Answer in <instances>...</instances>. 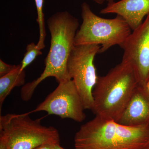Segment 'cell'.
Wrapping results in <instances>:
<instances>
[{
    "label": "cell",
    "mask_w": 149,
    "mask_h": 149,
    "mask_svg": "<svg viewBox=\"0 0 149 149\" xmlns=\"http://www.w3.org/2000/svg\"><path fill=\"white\" fill-rule=\"evenodd\" d=\"M149 140V123L122 125L98 116L80 126L75 134V149H141Z\"/></svg>",
    "instance_id": "2"
},
{
    "label": "cell",
    "mask_w": 149,
    "mask_h": 149,
    "mask_svg": "<svg viewBox=\"0 0 149 149\" xmlns=\"http://www.w3.org/2000/svg\"><path fill=\"white\" fill-rule=\"evenodd\" d=\"M29 112L0 116V136L8 149H33L45 144H60L59 133L53 126L41 123L42 118L32 119Z\"/></svg>",
    "instance_id": "4"
},
{
    "label": "cell",
    "mask_w": 149,
    "mask_h": 149,
    "mask_svg": "<svg viewBox=\"0 0 149 149\" xmlns=\"http://www.w3.org/2000/svg\"><path fill=\"white\" fill-rule=\"evenodd\" d=\"M141 149H149V140L146 145Z\"/></svg>",
    "instance_id": "18"
},
{
    "label": "cell",
    "mask_w": 149,
    "mask_h": 149,
    "mask_svg": "<svg viewBox=\"0 0 149 149\" xmlns=\"http://www.w3.org/2000/svg\"><path fill=\"white\" fill-rule=\"evenodd\" d=\"M120 47L123 50L122 61L133 67L139 85H146L149 81V13Z\"/></svg>",
    "instance_id": "8"
},
{
    "label": "cell",
    "mask_w": 149,
    "mask_h": 149,
    "mask_svg": "<svg viewBox=\"0 0 149 149\" xmlns=\"http://www.w3.org/2000/svg\"><path fill=\"white\" fill-rule=\"evenodd\" d=\"M100 48L97 45L74 46L68 61V72L80 94L85 110L93 109V90L98 78L94 60Z\"/></svg>",
    "instance_id": "6"
},
{
    "label": "cell",
    "mask_w": 149,
    "mask_h": 149,
    "mask_svg": "<svg viewBox=\"0 0 149 149\" xmlns=\"http://www.w3.org/2000/svg\"><path fill=\"white\" fill-rule=\"evenodd\" d=\"M138 85L133 67L121 61L105 75L98 76L93 90L92 111L96 116L118 122Z\"/></svg>",
    "instance_id": "3"
},
{
    "label": "cell",
    "mask_w": 149,
    "mask_h": 149,
    "mask_svg": "<svg viewBox=\"0 0 149 149\" xmlns=\"http://www.w3.org/2000/svg\"><path fill=\"white\" fill-rule=\"evenodd\" d=\"M54 144H45L36 147L33 149H53L54 145Z\"/></svg>",
    "instance_id": "16"
},
{
    "label": "cell",
    "mask_w": 149,
    "mask_h": 149,
    "mask_svg": "<svg viewBox=\"0 0 149 149\" xmlns=\"http://www.w3.org/2000/svg\"><path fill=\"white\" fill-rule=\"evenodd\" d=\"M37 13V22L39 25V41L37 43V47L40 49H43L45 47V41L46 37L45 25L44 14L43 13L44 0H35Z\"/></svg>",
    "instance_id": "12"
},
{
    "label": "cell",
    "mask_w": 149,
    "mask_h": 149,
    "mask_svg": "<svg viewBox=\"0 0 149 149\" xmlns=\"http://www.w3.org/2000/svg\"><path fill=\"white\" fill-rule=\"evenodd\" d=\"M117 122L130 126L149 123V81L146 85H137Z\"/></svg>",
    "instance_id": "9"
},
{
    "label": "cell",
    "mask_w": 149,
    "mask_h": 149,
    "mask_svg": "<svg viewBox=\"0 0 149 149\" xmlns=\"http://www.w3.org/2000/svg\"><path fill=\"white\" fill-rule=\"evenodd\" d=\"M17 65L7 64L1 59L0 60V77L8 74L13 70Z\"/></svg>",
    "instance_id": "14"
},
{
    "label": "cell",
    "mask_w": 149,
    "mask_h": 149,
    "mask_svg": "<svg viewBox=\"0 0 149 149\" xmlns=\"http://www.w3.org/2000/svg\"><path fill=\"white\" fill-rule=\"evenodd\" d=\"M83 101L73 80H65L58 86L29 113L45 111L62 118L83 122L86 115Z\"/></svg>",
    "instance_id": "7"
},
{
    "label": "cell",
    "mask_w": 149,
    "mask_h": 149,
    "mask_svg": "<svg viewBox=\"0 0 149 149\" xmlns=\"http://www.w3.org/2000/svg\"><path fill=\"white\" fill-rule=\"evenodd\" d=\"M83 22L78 29L74 46L97 45L100 46L99 53H103L115 45L120 46L131 33L130 26L122 17L106 19L91 10L87 3L81 5Z\"/></svg>",
    "instance_id": "5"
},
{
    "label": "cell",
    "mask_w": 149,
    "mask_h": 149,
    "mask_svg": "<svg viewBox=\"0 0 149 149\" xmlns=\"http://www.w3.org/2000/svg\"><path fill=\"white\" fill-rule=\"evenodd\" d=\"M0 149H8L7 143L6 139L0 136Z\"/></svg>",
    "instance_id": "15"
},
{
    "label": "cell",
    "mask_w": 149,
    "mask_h": 149,
    "mask_svg": "<svg viewBox=\"0 0 149 149\" xmlns=\"http://www.w3.org/2000/svg\"><path fill=\"white\" fill-rule=\"evenodd\" d=\"M21 65L16 67L8 74L0 77V110L4 102L13 89L15 87L23 86L25 84V70H20Z\"/></svg>",
    "instance_id": "11"
},
{
    "label": "cell",
    "mask_w": 149,
    "mask_h": 149,
    "mask_svg": "<svg viewBox=\"0 0 149 149\" xmlns=\"http://www.w3.org/2000/svg\"><path fill=\"white\" fill-rule=\"evenodd\" d=\"M53 149H65L61 146L60 144H56L54 145Z\"/></svg>",
    "instance_id": "17"
},
{
    "label": "cell",
    "mask_w": 149,
    "mask_h": 149,
    "mask_svg": "<svg viewBox=\"0 0 149 149\" xmlns=\"http://www.w3.org/2000/svg\"><path fill=\"white\" fill-rule=\"evenodd\" d=\"M47 22L51 39L49 51L45 59V69L37 79L22 86L20 96L24 101L30 100L38 85L48 77H54L58 83L71 80L68 72L67 63L74 46L79 21L64 11L53 15Z\"/></svg>",
    "instance_id": "1"
},
{
    "label": "cell",
    "mask_w": 149,
    "mask_h": 149,
    "mask_svg": "<svg viewBox=\"0 0 149 149\" xmlns=\"http://www.w3.org/2000/svg\"><path fill=\"white\" fill-rule=\"evenodd\" d=\"M100 13L116 14L122 17L133 31L149 13V0H120L108 3Z\"/></svg>",
    "instance_id": "10"
},
{
    "label": "cell",
    "mask_w": 149,
    "mask_h": 149,
    "mask_svg": "<svg viewBox=\"0 0 149 149\" xmlns=\"http://www.w3.org/2000/svg\"><path fill=\"white\" fill-rule=\"evenodd\" d=\"M26 52L24 57L21 63V71L24 70L27 66L31 64L36 59L37 56L42 54L41 50L34 42H32L27 45L26 47Z\"/></svg>",
    "instance_id": "13"
}]
</instances>
